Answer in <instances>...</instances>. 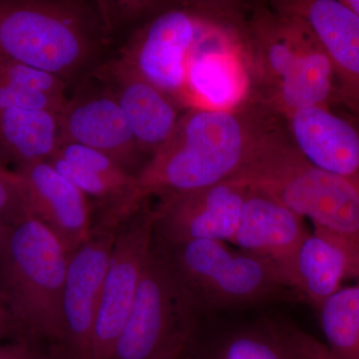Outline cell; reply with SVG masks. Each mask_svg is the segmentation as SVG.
Segmentation results:
<instances>
[{
	"instance_id": "12",
	"label": "cell",
	"mask_w": 359,
	"mask_h": 359,
	"mask_svg": "<svg viewBox=\"0 0 359 359\" xmlns=\"http://www.w3.org/2000/svg\"><path fill=\"white\" fill-rule=\"evenodd\" d=\"M247 193V186L228 181L162 198L152 209L155 240L164 245L196 240L231 244Z\"/></svg>"
},
{
	"instance_id": "8",
	"label": "cell",
	"mask_w": 359,
	"mask_h": 359,
	"mask_svg": "<svg viewBox=\"0 0 359 359\" xmlns=\"http://www.w3.org/2000/svg\"><path fill=\"white\" fill-rule=\"evenodd\" d=\"M153 241L154 216L148 205L118 228L101 290L92 359L114 358Z\"/></svg>"
},
{
	"instance_id": "1",
	"label": "cell",
	"mask_w": 359,
	"mask_h": 359,
	"mask_svg": "<svg viewBox=\"0 0 359 359\" xmlns=\"http://www.w3.org/2000/svg\"><path fill=\"white\" fill-rule=\"evenodd\" d=\"M287 120L252 95L230 110L191 108L137 174L146 198L160 199L228 182Z\"/></svg>"
},
{
	"instance_id": "4",
	"label": "cell",
	"mask_w": 359,
	"mask_h": 359,
	"mask_svg": "<svg viewBox=\"0 0 359 359\" xmlns=\"http://www.w3.org/2000/svg\"><path fill=\"white\" fill-rule=\"evenodd\" d=\"M230 181L261 191L313 228L337 236L359 259V196L344 180L309 162L287 126L271 135L244 169Z\"/></svg>"
},
{
	"instance_id": "30",
	"label": "cell",
	"mask_w": 359,
	"mask_h": 359,
	"mask_svg": "<svg viewBox=\"0 0 359 359\" xmlns=\"http://www.w3.org/2000/svg\"><path fill=\"white\" fill-rule=\"evenodd\" d=\"M342 2L359 16V0H342Z\"/></svg>"
},
{
	"instance_id": "13",
	"label": "cell",
	"mask_w": 359,
	"mask_h": 359,
	"mask_svg": "<svg viewBox=\"0 0 359 359\" xmlns=\"http://www.w3.org/2000/svg\"><path fill=\"white\" fill-rule=\"evenodd\" d=\"M99 84L95 89L87 88L82 81L68 99L59 114L60 144L70 142L94 149L137 176L145 165L144 154L119 103Z\"/></svg>"
},
{
	"instance_id": "19",
	"label": "cell",
	"mask_w": 359,
	"mask_h": 359,
	"mask_svg": "<svg viewBox=\"0 0 359 359\" xmlns=\"http://www.w3.org/2000/svg\"><path fill=\"white\" fill-rule=\"evenodd\" d=\"M294 145L313 166L344 180L359 196V125L314 106L287 117Z\"/></svg>"
},
{
	"instance_id": "25",
	"label": "cell",
	"mask_w": 359,
	"mask_h": 359,
	"mask_svg": "<svg viewBox=\"0 0 359 359\" xmlns=\"http://www.w3.org/2000/svg\"><path fill=\"white\" fill-rule=\"evenodd\" d=\"M32 217L22 177L0 160V219L11 226Z\"/></svg>"
},
{
	"instance_id": "9",
	"label": "cell",
	"mask_w": 359,
	"mask_h": 359,
	"mask_svg": "<svg viewBox=\"0 0 359 359\" xmlns=\"http://www.w3.org/2000/svg\"><path fill=\"white\" fill-rule=\"evenodd\" d=\"M205 13L199 7L163 9L134 35L119 57L175 104L185 105L187 65Z\"/></svg>"
},
{
	"instance_id": "14",
	"label": "cell",
	"mask_w": 359,
	"mask_h": 359,
	"mask_svg": "<svg viewBox=\"0 0 359 359\" xmlns=\"http://www.w3.org/2000/svg\"><path fill=\"white\" fill-rule=\"evenodd\" d=\"M48 162L84 194L92 211H98L95 224L118 229L146 205L136 175L99 151L63 143Z\"/></svg>"
},
{
	"instance_id": "24",
	"label": "cell",
	"mask_w": 359,
	"mask_h": 359,
	"mask_svg": "<svg viewBox=\"0 0 359 359\" xmlns=\"http://www.w3.org/2000/svg\"><path fill=\"white\" fill-rule=\"evenodd\" d=\"M335 359H359V283L344 287L316 311Z\"/></svg>"
},
{
	"instance_id": "7",
	"label": "cell",
	"mask_w": 359,
	"mask_h": 359,
	"mask_svg": "<svg viewBox=\"0 0 359 359\" xmlns=\"http://www.w3.org/2000/svg\"><path fill=\"white\" fill-rule=\"evenodd\" d=\"M199 309L155 240L113 359H183L197 342Z\"/></svg>"
},
{
	"instance_id": "26",
	"label": "cell",
	"mask_w": 359,
	"mask_h": 359,
	"mask_svg": "<svg viewBox=\"0 0 359 359\" xmlns=\"http://www.w3.org/2000/svg\"><path fill=\"white\" fill-rule=\"evenodd\" d=\"M292 359H335L325 342L289 323H278Z\"/></svg>"
},
{
	"instance_id": "17",
	"label": "cell",
	"mask_w": 359,
	"mask_h": 359,
	"mask_svg": "<svg viewBox=\"0 0 359 359\" xmlns=\"http://www.w3.org/2000/svg\"><path fill=\"white\" fill-rule=\"evenodd\" d=\"M304 219L271 196L248 187L231 244L273 264L292 290L294 257L309 233Z\"/></svg>"
},
{
	"instance_id": "22",
	"label": "cell",
	"mask_w": 359,
	"mask_h": 359,
	"mask_svg": "<svg viewBox=\"0 0 359 359\" xmlns=\"http://www.w3.org/2000/svg\"><path fill=\"white\" fill-rule=\"evenodd\" d=\"M60 78L0 54V111L46 110L60 114L68 98Z\"/></svg>"
},
{
	"instance_id": "3",
	"label": "cell",
	"mask_w": 359,
	"mask_h": 359,
	"mask_svg": "<svg viewBox=\"0 0 359 359\" xmlns=\"http://www.w3.org/2000/svg\"><path fill=\"white\" fill-rule=\"evenodd\" d=\"M111 36L98 1L0 0V54L79 85Z\"/></svg>"
},
{
	"instance_id": "10",
	"label": "cell",
	"mask_w": 359,
	"mask_h": 359,
	"mask_svg": "<svg viewBox=\"0 0 359 359\" xmlns=\"http://www.w3.org/2000/svg\"><path fill=\"white\" fill-rule=\"evenodd\" d=\"M252 95V75L237 27L229 30L209 16L189 56L185 105L230 110Z\"/></svg>"
},
{
	"instance_id": "15",
	"label": "cell",
	"mask_w": 359,
	"mask_h": 359,
	"mask_svg": "<svg viewBox=\"0 0 359 359\" xmlns=\"http://www.w3.org/2000/svg\"><path fill=\"white\" fill-rule=\"evenodd\" d=\"M301 16L311 28L332 63L334 101L341 103L359 125V16L342 0L273 2Z\"/></svg>"
},
{
	"instance_id": "16",
	"label": "cell",
	"mask_w": 359,
	"mask_h": 359,
	"mask_svg": "<svg viewBox=\"0 0 359 359\" xmlns=\"http://www.w3.org/2000/svg\"><path fill=\"white\" fill-rule=\"evenodd\" d=\"M91 74L115 97L139 149L150 159L173 134L180 118L176 104L121 57L101 62Z\"/></svg>"
},
{
	"instance_id": "11",
	"label": "cell",
	"mask_w": 359,
	"mask_h": 359,
	"mask_svg": "<svg viewBox=\"0 0 359 359\" xmlns=\"http://www.w3.org/2000/svg\"><path fill=\"white\" fill-rule=\"evenodd\" d=\"M118 229L94 224L91 235L69 255L62 302L63 359H92L101 290Z\"/></svg>"
},
{
	"instance_id": "2",
	"label": "cell",
	"mask_w": 359,
	"mask_h": 359,
	"mask_svg": "<svg viewBox=\"0 0 359 359\" xmlns=\"http://www.w3.org/2000/svg\"><path fill=\"white\" fill-rule=\"evenodd\" d=\"M250 13L236 26L249 62L252 95L285 119L304 108L330 107L334 69L306 20L273 2Z\"/></svg>"
},
{
	"instance_id": "18",
	"label": "cell",
	"mask_w": 359,
	"mask_h": 359,
	"mask_svg": "<svg viewBox=\"0 0 359 359\" xmlns=\"http://www.w3.org/2000/svg\"><path fill=\"white\" fill-rule=\"evenodd\" d=\"M15 171L25 181L33 218L53 233L69 256L91 235L94 224L88 200L48 161Z\"/></svg>"
},
{
	"instance_id": "6",
	"label": "cell",
	"mask_w": 359,
	"mask_h": 359,
	"mask_svg": "<svg viewBox=\"0 0 359 359\" xmlns=\"http://www.w3.org/2000/svg\"><path fill=\"white\" fill-rule=\"evenodd\" d=\"M228 244L215 240L160 244L201 313L249 309L297 297L273 264Z\"/></svg>"
},
{
	"instance_id": "21",
	"label": "cell",
	"mask_w": 359,
	"mask_h": 359,
	"mask_svg": "<svg viewBox=\"0 0 359 359\" xmlns=\"http://www.w3.org/2000/svg\"><path fill=\"white\" fill-rule=\"evenodd\" d=\"M60 144L59 114L46 110L0 111V160L16 168L46 162Z\"/></svg>"
},
{
	"instance_id": "29",
	"label": "cell",
	"mask_w": 359,
	"mask_h": 359,
	"mask_svg": "<svg viewBox=\"0 0 359 359\" xmlns=\"http://www.w3.org/2000/svg\"><path fill=\"white\" fill-rule=\"evenodd\" d=\"M11 229H13V226L4 223V222L0 219V256H1L2 250H4V247H6L7 238L9 237Z\"/></svg>"
},
{
	"instance_id": "27",
	"label": "cell",
	"mask_w": 359,
	"mask_h": 359,
	"mask_svg": "<svg viewBox=\"0 0 359 359\" xmlns=\"http://www.w3.org/2000/svg\"><path fill=\"white\" fill-rule=\"evenodd\" d=\"M48 354H43L34 346V342L18 339L11 344H0V359H47Z\"/></svg>"
},
{
	"instance_id": "5",
	"label": "cell",
	"mask_w": 359,
	"mask_h": 359,
	"mask_svg": "<svg viewBox=\"0 0 359 359\" xmlns=\"http://www.w3.org/2000/svg\"><path fill=\"white\" fill-rule=\"evenodd\" d=\"M67 252L53 233L30 217L13 226L0 256V295L20 339H63Z\"/></svg>"
},
{
	"instance_id": "20",
	"label": "cell",
	"mask_w": 359,
	"mask_h": 359,
	"mask_svg": "<svg viewBox=\"0 0 359 359\" xmlns=\"http://www.w3.org/2000/svg\"><path fill=\"white\" fill-rule=\"evenodd\" d=\"M347 280L359 283L358 256L341 238L313 228L294 257L292 287L295 294L318 311Z\"/></svg>"
},
{
	"instance_id": "23",
	"label": "cell",
	"mask_w": 359,
	"mask_h": 359,
	"mask_svg": "<svg viewBox=\"0 0 359 359\" xmlns=\"http://www.w3.org/2000/svg\"><path fill=\"white\" fill-rule=\"evenodd\" d=\"M188 359H292L278 323L244 327L196 342Z\"/></svg>"
},
{
	"instance_id": "28",
	"label": "cell",
	"mask_w": 359,
	"mask_h": 359,
	"mask_svg": "<svg viewBox=\"0 0 359 359\" xmlns=\"http://www.w3.org/2000/svg\"><path fill=\"white\" fill-rule=\"evenodd\" d=\"M13 335H15L18 339H20L18 327L14 323L13 316L0 295V339L13 337Z\"/></svg>"
},
{
	"instance_id": "31",
	"label": "cell",
	"mask_w": 359,
	"mask_h": 359,
	"mask_svg": "<svg viewBox=\"0 0 359 359\" xmlns=\"http://www.w3.org/2000/svg\"><path fill=\"white\" fill-rule=\"evenodd\" d=\"M47 359H63V358L61 353H59L58 349L55 348V351H51V353L48 354Z\"/></svg>"
},
{
	"instance_id": "32",
	"label": "cell",
	"mask_w": 359,
	"mask_h": 359,
	"mask_svg": "<svg viewBox=\"0 0 359 359\" xmlns=\"http://www.w3.org/2000/svg\"><path fill=\"white\" fill-rule=\"evenodd\" d=\"M188 356H189V355H188ZM188 356H187V358H183V359H188Z\"/></svg>"
}]
</instances>
